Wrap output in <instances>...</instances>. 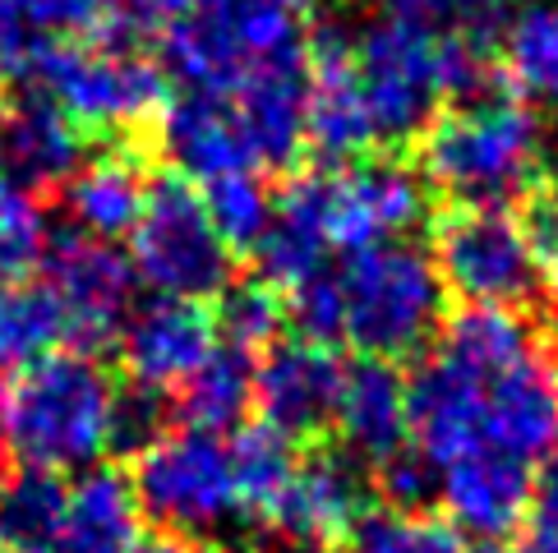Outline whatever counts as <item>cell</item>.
<instances>
[{
  "mask_svg": "<svg viewBox=\"0 0 558 553\" xmlns=\"http://www.w3.org/2000/svg\"><path fill=\"white\" fill-rule=\"evenodd\" d=\"M355 88L369 115L374 144H411L429 130L444 102L481 97L489 78V42L466 28L388 14L351 42Z\"/></svg>",
  "mask_w": 558,
  "mask_h": 553,
  "instance_id": "cell-1",
  "label": "cell"
},
{
  "mask_svg": "<svg viewBox=\"0 0 558 553\" xmlns=\"http://www.w3.org/2000/svg\"><path fill=\"white\" fill-rule=\"evenodd\" d=\"M545 157L541 115L522 97H466L421 134L425 185L457 208H504L535 189Z\"/></svg>",
  "mask_w": 558,
  "mask_h": 553,
  "instance_id": "cell-2",
  "label": "cell"
},
{
  "mask_svg": "<svg viewBox=\"0 0 558 553\" xmlns=\"http://www.w3.org/2000/svg\"><path fill=\"white\" fill-rule=\"evenodd\" d=\"M116 379L88 351H56L10 388L5 443L37 470H93L111 452Z\"/></svg>",
  "mask_w": 558,
  "mask_h": 553,
  "instance_id": "cell-3",
  "label": "cell"
},
{
  "mask_svg": "<svg viewBox=\"0 0 558 553\" xmlns=\"http://www.w3.org/2000/svg\"><path fill=\"white\" fill-rule=\"evenodd\" d=\"M24 78L78 134H138L171 102L167 70L134 42H33Z\"/></svg>",
  "mask_w": 558,
  "mask_h": 553,
  "instance_id": "cell-4",
  "label": "cell"
},
{
  "mask_svg": "<svg viewBox=\"0 0 558 553\" xmlns=\"http://www.w3.org/2000/svg\"><path fill=\"white\" fill-rule=\"evenodd\" d=\"M337 337L374 360H407L444 328V276L407 241L355 249L332 272Z\"/></svg>",
  "mask_w": 558,
  "mask_h": 553,
  "instance_id": "cell-5",
  "label": "cell"
},
{
  "mask_svg": "<svg viewBox=\"0 0 558 553\" xmlns=\"http://www.w3.org/2000/svg\"><path fill=\"white\" fill-rule=\"evenodd\" d=\"M227 241L217 235L204 189L181 171H162L148 181L144 212L130 231V268L134 282L167 300H198L222 295L231 286Z\"/></svg>",
  "mask_w": 558,
  "mask_h": 553,
  "instance_id": "cell-6",
  "label": "cell"
},
{
  "mask_svg": "<svg viewBox=\"0 0 558 553\" xmlns=\"http://www.w3.org/2000/svg\"><path fill=\"white\" fill-rule=\"evenodd\" d=\"M130 489L144 521L157 526V536L208 540L245 517L241 493H235L231 447L217 433H162L134 457Z\"/></svg>",
  "mask_w": 558,
  "mask_h": 553,
  "instance_id": "cell-7",
  "label": "cell"
},
{
  "mask_svg": "<svg viewBox=\"0 0 558 553\" xmlns=\"http://www.w3.org/2000/svg\"><path fill=\"white\" fill-rule=\"evenodd\" d=\"M157 51L167 78L175 74L185 93H231L254 65L305 51V42L295 14L268 0H204L157 33Z\"/></svg>",
  "mask_w": 558,
  "mask_h": 553,
  "instance_id": "cell-8",
  "label": "cell"
},
{
  "mask_svg": "<svg viewBox=\"0 0 558 553\" xmlns=\"http://www.w3.org/2000/svg\"><path fill=\"white\" fill-rule=\"evenodd\" d=\"M314 199L318 217H324L328 249L355 254L392 245L421 226L429 208V185L415 167L378 152L314 171Z\"/></svg>",
  "mask_w": 558,
  "mask_h": 553,
  "instance_id": "cell-9",
  "label": "cell"
},
{
  "mask_svg": "<svg viewBox=\"0 0 558 553\" xmlns=\"http://www.w3.org/2000/svg\"><path fill=\"white\" fill-rule=\"evenodd\" d=\"M429 259L444 276V291L462 295L466 305L517 309L541 282L526 231L504 208H452L434 226Z\"/></svg>",
  "mask_w": 558,
  "mask_h": 553,
  "instance_id": "cell-10",
  "label": "cell"
},
{
  "mask_svg": "<svg viewBox=\"0 0 558 553\" xmlns=\"http://www.w3.org/2000/svg\"><path fill=\"white\" fill-rule=\"evenodd\" d=\"M47 276L56 305L65 314L74 351H102L121 337L134 300V268L111 241L65 231L47 245Z\"/></svg>",
  "mask_w": 558,
  "mask_h": 553,
  "instance_id": "cell-11",
  "label": "cell"
},
{
  "mask_svg": "<svg viewBox=\"0 0 558 553\" xmlns=\"http://www.w3.org/2000/svg\"><path fill=\"white\" fill-rule=\"evenodd\" d=\"M347 365L332 346L318 342H277L254 365V410L258 425L277 429L291 443H314L332 429L337 392H342Z\"/></svg>",
  "mask_w": 558,
  "mask_h": 553,
  "instance_id": "cell-12",
  "label": "cell"
},
{
  "mask_svg": "<svg viewBox=\"0 0 558 553\" xmlns=\"http://www.w3.org/2000/svg\"><path fill=\"white\" fill-rule=\"evenodd\" d=\"M351 42L355 33L328 24L305 47V148H314L324 167L355 162L374 148L369 115L355 88Z\"/></svg>",
  "mask_w": 558,
  "mask_h": 553,
  "instance_id": "cell-13",
  "label": "cell"
},
{
  "mask_svg": "<svg viewBox=\"0 0 558 553\" xmlns=\"http://www.w3.org/2000/svg\"><path fill=\"white\" fill-rule=\"evenodd\" d=\"M485 447L508 452L517 462H545L558 447V355L535 346L504 373L485 379L481 410Z\"/></svg>",
  "mask_w": 558,
  "mask_h": 553,
  "instance_id": "cell-14",
  "label": "cell"
},
{
  "mask_svg": "<svg viewBox=\"0 0 558 553\" xmlns=\"http://www.w3.org/2000/svg\"><path fill=\"white\" fill-rule=\"evenodd\" d=\"M438 499L457 530H471L481 540H504L526 521L535 503L531 466L508 457L498 447H475L438 466Z\"/></svg>",
  "mask_w": 558,
  "mask_h": 553,
  "instance_id": "cell-15",
  "label": "cell"
},
{
  "mask_svg": "<svg viewBox=\"0 0 558 553\" xmlns=\"http://www.w3.org/2000/svg\"><path fill=\"white\" fill-rule=\"evenodd\" d=\"M121 360L144 388H181L190 373L213 355L217 323L198 300H167L153 295L148 305L130 309L121 328Z\"/></svg>",
  "mask_w": 558,
  "mask_h": 553,
  "instance_id": "cell-16",
  "label": "cell"
},
{
  "mask_svg": "<svg viewBox=\"0 0 558 553\" xmlns=\"http://www.w3.org/2000/svg\"><path fill=\"white\" fill-rule=\"evenodd\" d=\"M254 171L295 167L305 152V51L254 65L231 93Z\"/></svg>",
  "mask_w": 558,
  "mask_h": 553,
  "instance_id": "cell-17",
  "label": "cell"
},
{
  "mask_svg": "<svg viewBox=\"0 0 558 553\" xmlns=\"http://www.w3.org/2000/svg\"><path fill=\"white\" fill-rule=\"evenodd\" d=\"M332 429L351 462L378 466V462H388L392 452H402L411 439L407 373L392 360H374V355H361L355 365H347Z\"/></svg>",
  "mask_w": 558,
  "mask_h": 553,
  "instance_id": "cell-18",
  "label": "cell"
},
{
  "mask_svg": "<svg viewBox=\"0 0 558 553\" xmlns=\"http://www.w3.org/2000/svg\"><path fill=\"white\" fill-rule=\"evenodd\" d=\"M365 512V480L347 452H314L295 462L291 484L277 499L268 526L282 530L295 544H332L337 536L361 521Z\"/></svg>",
  "mask_w": 558,
  "mask_h": 553,
  "instance_id": "cell-19",
  "label": "cell"
},
{
  "mask_svg": "<svg viewBox=\"0 0 558 553\" xmlns=\"http://www.w3.org/2000/svg\"><path fill=\"white\" fill-rule=\"evenodd\" d=\"M162 148L181 175L194 185H208L217 175L254 171L245 130L235 121V107L227 93H185L162 111Z\"/></svg>",
  "mask_w": 558,
  "mask_h": 553,
  "instance_id": "cell-20",
  "label": "cell"
},
{
  "mask_svg": "<svg viewBox=\"0 0 558 553\" xmlns=\"http://www.w3.org/2000/svg\"><path fill=\"white\" fill-rule=\"evenodd\" d=\"M148 167L134 148H116L102 152L93 162L78 167L65 181V212L78 235H93V241H121L134 231L138 212L148 199Z\"/></svg>",
  "mask_w": 558,
  "mask_h": 553,
  "instance_id": "cell-21",
  "label": "cell"
},
{
  "mask_svg": "<svg viewBox=\"0 0 558 553\" xmlns=\"http://www.w3.org/2000/svg\"><path fill=\"white\" fill-rule=\"evenodd\" d=\"M144 544V512L134 503L130 476L116 466H93L70 489L65 526L51 553H134Z\"/></svg>",
  "mask_w": 558,
  "mask_h": 553,
  "instance_id": "cell-22",
  "label": "cell"
},
{
  "mask_svg": "<svg viewBox=\"0 0 558 553\" xmlns=\"http://www.w3.org/2000/svg\"><path fill=\"white\" fill-rule=\"evenodd\" d=\"M254 259H258L264 282H272L282 295L324 272L328 235H324V217H318V199H314V175H295L272 199V222L264 231V241L254 245Z\"/></svg>",
  "mask_w": 558,
  "mask_h": 553,
  "instance_id": "cell-23",
  "label": "cell"
},
{
  "mask_svg": "<svg viewBox=\"0 0 558 553\" xmlns=\"http://www.w3.org/2000/svg\"><path fill=\"white\" fill-rule=\"evenodd\" d=\"M5 162H10V181L28 185L33 194L65 185L70 175L84 167V134H78L51 102L28 97L19 111H10Z\"/></svg>",
  "mask_w": 558,
  "mask_h": 553,
  "instance_id": "cell-24",
  "label": "cell"
},
{
  "mask_svg": "<svg viewBox=\"0 0 558 553\" xmlns=\"http://www.w3.org/2000/svg\"><path fill=\"white\" fill-rule=\"evenodd\" d=\"M498 78L522 102H558V0H526L498 28Z\"/></svg>",
  "mask_w": 558,
  "mask_h": 553,
  "instance_id": "cell-25",
  "label": "cell"
},
{
  "mask_svg": "<svg viewBox=\"0 0 558 553\" xmlns=\"http://www.w3.org/2000/svg\"><path fill=\"white\" fill-rule=\"evenodd\" d=\"M254 365L258 360L250 351L217 342L208 360L181 383L175 415H181V420L190 429H198V433L241 429V420L254 406Z\"/></svg>",
  "mask_w": 558,
  "mask_h": 553,
  "instance_id": "cell-26",
  "label": "cell"
},
{
  "mask_svg": "<svg viewBox=\"0 0 558 553\" xmlns=\"http://www.w3.org/2000/svg\"><path fill=\"white\" fill-rule=\"evenodd\" d=\"M70 342L65 314L47 282H0V369H28Z\"/></svg>",
  "mask_w": 558,
  "mask_h": 553,
  "instance_id": "cell-27",
  "label": "cell"
},
{
  "mask_svg": "<svg viewBox=\"0 0 558 553\" xmlns=\"http://www.w3.org/2000/svg\"><path fill=\"white\" fill-rule=\"evenodd\" d=\"M70 489L61 484L56 470L24 466L0 480V540L5 549H28V553H51L56 536L65 526Z\"/></svg>",
  "mask_w": 558,
  "mask_h": 553,
  "instance_id": "cell-28",
  "label": "cell"
},
{
  "mask_svg": "<svg viewBox=\"0 0 558 553\" xmlns=\"http://www.w3.org/2000/svg\"><path fill=\"white\" fill-rule=\"evenodd\" d=\"M231 447V470H235V493H241V512L254 521H268L282 489L291 484V470H295V443L282 439L277 429L268 425H245L235 429Z\"/></svg>",
  "mask_w": 558,
  "mask_h": 553,
  "instance_id": "cell-29",
  "label": "cell"
},
{
  "mask_svg": "<svg viewBox=\"0 0 558 553\" xmlns=\"http://www.w3.org/2000/svg\"><path fill=\"white\" fill-rule=\"evenodd\" d=\"M351 553H466L462 530L434 512H402V507H365L351 530Z\"/></svg>",
  "mask_w": 558,
  "mask_h": 553,
  "instance_id": "cell-30",
  "label": "cell"
},
{
  "mask_svg": "<svg viewBox=\"0 0 558 553\" xmlns=\"http://www.w3.org/2000/svg\"><path fill=\"white\" fill-rule=\"evenodd\" d=\"M204 204L217 235L231 254L254 249L272 222V189L264 185V171H231L204 185Z\"/></svg>",
  "mask_w": 558,
  "mask_h": 553,
  "instance_id": "cell-31",
  "label": "cell"
},
{
  "mask_svg": "<svg viewBox=\"0 0 558 553\" xmlns=\"http://www.w3.org/2000/svg\"><path fill=\"white\" fill-rule=\"evenodd\" d=\"M28 24L47 42H134L125 0H24Z\"/></svg>",
  "mask_w": 558,
  "mask_h": 553,
  "instance_id": "cell-32",
  "label": "cell"
},
{
  "mask_svg": "<svg viewBox=\"0 0 558 553\" xmlns=\"http://www.w3.org/2000/svg\"><path fill=\"white\" fill-rule=\"evenodd\" d=\"M213 323H217V337L227 346H241V351L258 355V351L277 346V332L287 328V295L272 282H264V276L227 286Z\"/></svg>",
  "mask_w": 558,
  "mask_h": 553,
  "instance_id": "cell-33",
  "label": "cell"
},
{
  "mask_svg": "<svg viewBox=\"0 0 558 553\" xmlns=\"http://www.w3.org/2000/svg\"><path fill=\"white\" fill-rule=\"evenodd\" d=\"M47 245H51V231H47L43 199L28 185L0 175V282L28 276V268L43 259Z\"/></svg>",
  "mask_w": 558,
  "mask_h": 553,
  "instance_id": "cell-34",
  "label": "cell"
},
{
  "mask_svg": "<svg viewBox=\"0 0 558 553\" xmlns=\"http://www.w3.org/2000/svg\"><path fill=\"white\" fill-rule=\"evenodd\" d=\"M171 415H175V402L167 397L162 388H144L134 383L130 392H116V410H111V447L121 452H144L153 447L162 433H171Z\"/></svg>",
  "mask_w": 558,
  "mask_h": 553,
  "instance_id": "cell-35",
  "label": "cell"
},
{
  "mask_svg": "<svg viewBox=\"0 0 558 553\" xmlns=\"http://www.w3.org/2000/svg\"><path fill=\"white\" fill-rule=\"evenodd\" d=\"M374 489L388 499V507L402 512H425L429 499H438V470L425 452H415L411 443L402 452H392L388 462L374 466Z\"/></svg>",
  "mask_w": 558,
  "mask_h": 553,
  "instance_id": "cell-36",
  "label": "cell"
},
{
  "mask_svg": "<svg viewBox=\"0 0 558 553\" xmlns=\"http://www.w3.org/2000/svg\"><path fill=\"white\" fill-rule=\"evenodd\" d=\"M392 14H411L425 24H452L475 37H494V0H388Z\"/></svg>",
  "mask_w": 558,
  "mask_h": 553,
  "instance_id": "cell-37",
  "label": "cell"
},
{
  "mask_svg": "<svg viewBox=\"0 0 558 553\" xmlns=\"http://www.w3.org/2000/svg\"><path fill=\"white\" fill-rule=\"evenodd\" d=\"M522 231H526L531 254H535V263H541V272H558V181H545V185L531 189Z\"/></svg>",
  "mask_w": 558,
  "mask_h": 553,
  "instance_id": "cell-38",
  "label": "cell"
},
{
  "mask_svg": "<svg viewBox=\"0 0 558 553\" xmlns=\"http://www.w3.org/2000/svg\"><path fill=\"white\" fill-rule=\"evenodd\" d=\"M28 51H33V24L24 0H0V78L24 74Z\"/></svg>",
  "mask_w": 558,
  "mask_h": 553,
  "instance_id": "cell-39",
  "label": "cell"
},
{
  "mask_svg": "<svg viewBox=\"0 0 558 553\" xmlns=\"http://www.w3.org/2000/svg\"><path fill=\"white\" fill-rule=\"evenodd\" d=\"M526 553H558V484L545 480L526 512Z\"/></svg>",
  "mask_w": 558,
  "mask_h": 553,
  "instance_id": "cell-40",
  "label": "cell"
},
{
  "mask_svg": "<svg viewBox=\"0 0 558 553\" xmlns=\"http://www.w3.org/2000/svg\"><path fill=\"white\" fill-rule=\"evenodd\" d=\"M198 5H204V0H125V19L138 37H148V33H162L167 24H175V19L194 14Z\"/></svg>",
  "mask_w": 558,
  "mask_h": 553,
  "instance_id": "cell-41",
  "label": "cell"
},
{
  "mask_svg": "<svg viewBox=\"0 0 558 553\" xmlns=\"http://www.w3.org/2000/svg\"><path fill=\"white\" fill-rule=\"evenodd\" d=\"M134 553H190V549H185V540H175V536H148Z\"/></svg>",
  "mask_w": 558,
  "mask_h": 553,
  "instance_id": "cell-42",
  "label": "cell"
},
{
  "mask_svg": "<svg viewBox=\"0 0 558 553\" xmlns=\"http://www.w3.org/2000/svg\"><path fill=\"white\" fill-rule=\"evenodd\" d=\"M5 415H10V383H5V369H0V439H5Z\"/></svg>",
  "mask_w": 558,
  "mask_h": 553,
  "instance_id": "cell-43",
  "label": "cell"
},
{
  "mask_svg": "<svg viewBox=\"0 0 558 553\" xmlns=\"http://www.w3.org/2000/svg\"><path fill=\"white\" fill-rule=\"evenodd\" d=\"M268 5H277V10H291V14H301V10H310L314 0H268Z\"/></svg>",
  "mask_w": 558,
  "mask_h": 553,
  "instance_id": "cell-44",
  "label": "cell"
},
{
  "mask_svg": "<svg viewBox=\"0 0 558 553\" xmlns=\"http://www.w3.org/2000/svg\"><path fill=\"white\" fill-rule=\"evenodd\" d=\"M190 553H245V549H235V544H198Z\"/></svg>",
  "mask_w": 558,
  "mask_h": 553,
  "instance_id": "cell-45",
  "label": "cell"
},
{
  "mask_svg": "<svg viewBox=\"0 0 558 553\" xmlns=\"http://www.w3.org/2000/svg\"><path fill=\"white\" fill-rule=\"evenodd\" d=\"M287 553H337L332 544H291Z\"/></svg>",
  "mask_w": 558,
  "mask_h": 553,
  "instance_id": "cell-46",
  "label": "cell"
},
{
  "mask_svg": "<svg viewBox=\"0 0 558 553\" xmlns=\"http://www.w3.org/2000/svg\"><path fill=\"white\" fill-rule=\"evenodd\" d=\"M5 130H10V111L0 102V157H5Z\"/></svg>",
  "mask_w": 558,
  "mask_h": 553,
  "instance_id": "cell-47",
  "label": "cell"
},
{
  "mask_svg": "<svg viewBox=\"0 0 558 553\" xmlns=\"http://www.w3.org/2000/svg\"><path fill=\"white\" fill-rule=\"evenodd\" d=\"M475 553H526V549H504V544H485V549H475Z\"/></svg>",
  "mask_w": 558,
  "mask_h": 553,
  "instance_id": "cell-48",
  "label": "cell"
},
{
  "mask_svg": "<svg viewBox=\"0 0 558 553\" xmlns=\"http://www.w3.org/2000/svg\"><path fill=\"white\" fill-rule=\"evenodd\" d=\"M545 480H554V484H558V447H554V457H549V476H545Z\"/></svg>",
  "mask_w": 558,
  "mask_h": 553,
  "instance_id": "cell-49",
  "label": "cell"
},
{
  "mask_svg": "<svg viewBox=\"0 0 558 553\" xmlns=\"http://www.w3.org/2000/svg\"><path fill=\"white\" fill-rule=\"evenodd\" d=\"M549 276V291H554V300H558V272H545Z\"/></svg>",
  "mask_w": 558,
  "mask_h": 553,
  "instance_id": "cell-50",
  "label": "cell"
},
{
  "mask_svg": "<svg viewBox=\"0 0 558 553\" xmlns=\"http://www.w3.org/2000/svg\"><path fill=\"white\" fill-rule=\"evenodd\" d=\"M5 553H28V549H5Z\"/></svg>",
  "mask_w": 558,
  "mask_h": 553,
  "instance_id": "cell-51",
  "label": "cell"
},
{
  "mask_svg": "<svg viewBox=\"0 0 558 553\" xmlns=\"http://www.w3.org/2000/svg\"><path fill=\"white\" fill-rule=\"evenodd\" d=\"M0 553H5V540H0Z\"/></svg>",
  "mask_w": 558,
  "mask_h": 553,
  "instance_id": "cell-52",
  "label": "cell"
}]
</instances>
